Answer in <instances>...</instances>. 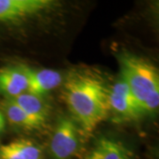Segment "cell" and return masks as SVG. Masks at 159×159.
Segmentation results:
<instances>
[{
  "instance_id": "1",
  "label": "cell",
  "mask_w": 159,
  "mask_h": 159,
  "mask_svg": "<svg viewBox=\"0 0 159 159\" xmlns=\"http://www.w3.org/2000/svg\"><path fill=\"white\" fill-rule=\"evenodd\" d=\"M109 89L96 74L78 71L65 82L64 96L69 111L81 130L90 134L108 117Z\"/></svg>"
},
{
  "instance_id": "2",
  "label": "cell",
  "mask_w": 159,
  "mask_h": 159,
  "mask_svg": "<svg viewBox=\"0 0 159 159\" xmlns=\"http://www.w3.org/2000/svg\"><path fill=\"white\" fill-rule=\"evenodd\" d=\"M119 62L120 76L141 108L148 97L159 93L158 71L148 60L130 53H121Z\"/></svg>"
},
{
  "instance_id": "3",
  "label": "cell",
  "mask_w": 159,
  "mask_h": 159,
  "mask_svg": "<svg viewBox=\"0 0 159 159\" xmlns=\"http://www.w3.org/2000/svg\"><path fill=\"white\" fill-rule=\"evenodd\" d=\"M74 119L64 117L58 121L50 143L51 159H72L80 148V131Z\"/></svg>"
},
{
  "instance_id": "4",
  "label": "cell",
  "mask_w": 159,
  "mask_h": 159,
  "mask_svg": "<svg viewBox=\"0 0 159 159\" xmlns=\"http://www.w3.org/2000/svg\"><path fill=\"white\" fill-rule=\"evenodd\" d=\"M108 103L110 112L112 111L120 119H134L142 114L138 102L121 76L109 89Z\"/></svg>"
},
{
  "instance_id": "5",
  "label": "cell",
  "mask_w": 159,
  "mask_h": 159,
  "mask_svg": "<svg viewBox=\"0 0 159 159\" xmlns=\"http://www.w3.org/2000/svg\"><path fill=\"white\" fill-rule=\"evenodd\" d=\"M51 0H0V21H12L50 8Z\"/></svg>"
},
{
  "instance_id": "6",
  "label": "cell",
  "mask_w": 159,
  "mask_h": 159,
  "mask_svg": "<svg viewBox=\"0 0 159 159\" xmlns=\"http://www.w3.org/2000/svg\"><path fill=\"white\" fill-rule=\"evenodd\" d=\"M29 74L26 66H8L0 70V92L13 98L28 92Z\"/></svg>"
},
{
  "instance_id": "7",
  "label": "cell",
  "mask_w": 159,
  "mask_h": 159,
  "mask_svg": "<svg viewBox=\"0 0 159 159\" xmlns=\"http://www.w3.org/2000/svg\"><path fill=\"white\" fill-rule=\"evenodd\" d=\"M80 159H134V156L124 143L103 137Z\"/></svg>"
},
{
  "instance_id": "8",
  "label": "cell",
  "mask_w": 159,
  "mask_h": 159,
  "mask_svg": "<svg viewBox=\"0 0 159 159\" xmlns=\"http://www.w3.org/2000/svg\"><path fill=\"white\" fill-rule=\"evenodd\" d=\"M28 92L39 97H43L47 93L55 89L63 81L61 74L51 69L34 70L28 67Z\"/></svg>"
},
{
  "instance_id": "9",
  "label": "cell",
  "mask_w": 159,
  "mask_h": 159,
  "mask_svg": "<svg viewBox=\"0 0 159 159\" xmlns=\"http://www.w3.org/2000/svg\"><path fill=\"white\" fill-rule=\"evenodd\" d=\"M0 159H43V152L33 141L19 139L0 145Z\"/></svg>"
},
{
  "instance_id": "10",
  "label": "cell",
  "mask_w": 159,
  "mask_h": 159,
  "mask_svg": "<svg viewBox=\"0 0 159 159\" xmlns=\"http://www.w3.org/2000/svg\"><path fill=\"white\" fill-rule=\"evenodd\" d=\"M11 99L17 103L39 127L45 123L49 114V109L43 97L26 92Z\"/></svg>"
},
{
  "instance_id": "11",
  "label": "cell",
  "mask_w": 159,
  "mask_h": 159,
  "mask_svg": "<svg viewBox=\"0 0 159 159\" xmlns=\"http://www.w3.org/2000/svg\"><path fill=\"white\" fill-rule=\"evenodd\" d=\"M3 109L8 121L13 125L28 129L39 128L37 124L11 98H7L3 103Z\"/></svg>"
},
{
  "instance_id": "12",
  "label": "cell",
  "mask_w": 159,
  "mask_h": 159,
  "mask_svg": "<svg viewBox=\"0 0 159 159\" xmlns=\"http://www.w3.org/2000/svg\"><path fill=\"white\" fill-rule=\"evenodd\" d=\"M6 126V120H5V117L3 113L0 111V134L3 133V131L5 129Z\"/></svg>"
}]
</instances>
